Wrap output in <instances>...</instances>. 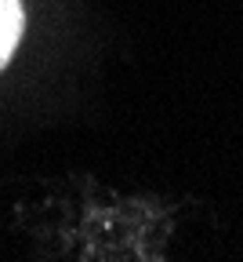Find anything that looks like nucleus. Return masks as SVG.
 Instances as JSON below:
<instances>
[{"label":"nucleus","mask_w":243,"mask_h":262,"mask_svg":"<svg viewBox=\"0 0 243 262\" xmlns=\"http://www.w3.org/2000/svg\"><path fill=\"white\" fill-rule=\"evenodd\" d=\"M22 29H26L22 0H0V70L11 62V55L22 40Z\"/></svg>","instance_id":"nucleus-1"}]
</instances>
